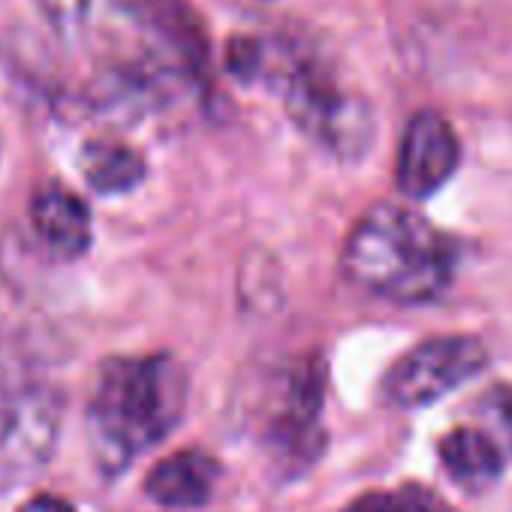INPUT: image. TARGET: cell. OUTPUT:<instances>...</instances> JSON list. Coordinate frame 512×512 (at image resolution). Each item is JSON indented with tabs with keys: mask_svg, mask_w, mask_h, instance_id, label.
I'll list each match as a JSON object with an SVG mask.
<instances>
[{
	"mask_svg": "<svg viewBox=\"0 0 512 512\" xmlns=\"http://www.w3.org/2000/svg\"><path fill=\"white\" fill-rule=\"evenodd\" d=\"M341 269L350 284L371 296L419 305L449 287L458 269V244L413 208L377 202L350 229Z\"/></svg>",
	"mask_w": 512,
	"mask_h": 512,
	"instance_id": "cell-1",
	"label": "cell"
},
{
	"mask_svg": "<svg viewBox=\"0 0 512 512\" xmlns=\"http://www.w3.org/2000/svg\"><path fill=\"white\" fill-rule=\"evenodd\" d=\"M187 374L166 353L112 359L97 380L88 428L91 449L106 473L124 470L157 446L184 416Z\"/></svg>",
	"mask_w": 512,
	"mask_h": 512,
	"instance_id": "cell-2",
	"label": "cell"
},
{
	"mask_svg": "<svg viewBox=\"0 0 512 512\" xmlns=\"http://www.w3.org/2000/svg\"><path fill=\"white\" fill-rule=\"evenodd\" d=\"M263 76L281 85L293 124L338 157H359L368 151L374 118L362 97L347 91L329 67L299 52H278L266 46ZM260 76V79H263Z\"/></svg>",
	"mask_w": 512,
	"mask_h": 512,
	"instance_id": "cell-3",
	"label": "cell"
},
{
	"mask_svg": "<svg viewBox=\"0 0 512 512\" xmlns=\"http://www.w3.org/2000/svg\"><path fill=\"white\" fill-rule=\"evenodd\" d=\"M488 365V350L482 347L479 338L470 335H446V338H431L401 356L386 380L383 392L386 401L401 407V410H416L440 401L461 383L473 380L482 374Z\"/></svg>",
	"mask_w": 512,
	"mask_h": 512,
	"instance_id": "cell-4",
	"label": "cell"
},
{
	"mask_svg": "<svg viewBox=\"0 0 512 512\" xmlns=\"http://www.w3.org/2000/svg\"><path fill=\"white\" fill-rule=\"evenodd\" d=\"M269 401V443L290 464H308L320 455V413L326 398V362L320 353L293 359Z\"/></svg>",
	"mask_w": 512,
	"mask_h": 512,
	"instance_id": "cell-5",
	"label": "cell"
},
{
	"mask_svg": "<svg viewBox=\"0 0 512 512\" xmlns=\"http://www.w3.org/2000/svg\"><path fill=\"white\" fill-rule=\"evenodd\" d=\"M461 142L440 112H419L407 121L398 148V187L410 199L434 196L458 169Z\"/></svg>",
	"mask_w": 512,
	"mask_h": 512,
	"instance_id": "cell-6",
	"label": "cell"
},
{
	"mask_svg": "<svg viewBox=\"0 0 512 512\" xmlns=\"http://www.w3.org/2000/svg\"><path fill=\"white\" fill-rule=\"evenodd\" d=\"M58 434V401L49 389L19 395L0 428V458L7 467H37L49 458Z\"/></svg>",
	"mask_w": 512,
	"mask_h": 512,
	"instance_id": "cell-7",
	"label": "cell"
},
{
	"mask_svg": "<svg viewBox=\"0 0 512 512\" xmlns=\"http://www.w3.org/2000/svg\"><path fill=\"white\" fill-rule=\"evenodd\" d=\"M31 223L43 244L64 260H76L91 247V208L70 187L49 184L37 190L31 202Z\"/></svg>",
	"mask_w": 512,
	"mask_h": 512,
	"instance_id": "cell-8",
	"label": "cell"
},
{
	"mask_svg": "<svg viewBox=\"0 0 512 512\" xmlns=\"http://www.w3.org/2000/svg\"><path fill=\"white\" fill-rule=\"evenodd\" d=\"M220 467L199 449H181L151 467L145 494L166 509H196L211 500Z\"/></svg>",
	"mask_w": 512,
	"mask_h": 512,
	"instance_id": "cell-9",
	"label": "cell"
},
{
	"mask_svg": "<svg viewBox=\"0 0 512 512\" xmlns=\"http://www.w3.org/2000/svg\"><path fill=\"white\" fill-rule=\"evenodd\" d=\"M437 455L449 479L467 491L494 485L503 473L506 452L485 428H452L440 437Z\"/></svg>",
	"mask_w": 512,
	"mask_h": 512,
	"instance_id": "cell-10",
	"label": "cell"
},
{
	"mask_svg": "<svg viewBox=\"0 0 512 512\" xmlns=\"http://www.w3.org/2000/svg\"><path fill=\"white\" fill-rule=\"evenodd\" d=\"M79 169L97 193L118 196V193H127L136 184H142L145 157L133 145L103 136V139L85 142V148L79 154Z\"/></svg>",
	"mask_w": 512,
	"mask_h": 512,
	"instance_id": "cell-11",
	"label": "cell"
},
{
	"mask_svg": "<svg viewBox=\"0 0 512 512\" xmlns=\"http://www.w3.org/2000/svg\"><path fill=\"white\" fill-rule=\"evenodd\" d=\"M37 7L61 40H91L115 10L112 0H37Z\"/></svg>",
	"mask_w": 512,
	"mask_h": 512,
	"instance_id": "cell-12",
	"label": "cell"
},
{
	"mask_svg": "<svg viewBox=\"0 0 512 512\" xmlns=\"http://www.w3.org/2000/svg\"><path fill=\"white\" fill-rule=\"evenodd\" d=\"M443 500L428 488L407 482L395 491H371L353 500L344 512H443Z\"/></svg>",
	"mask_w": 512,
	"mask_h": 512,
	"instance_id": "cell-13",
	"label": "cell"
},
{
	"mask_svg": "<svg viewBox=\"0 0 512 512\" xmlns=\"http://www.w3.org/2000/svg\"><path fill=\"white\" fill-rule=\"evenodd\" d=\"M479 410L488 422V434L497 440L503 452L512 455V386H494L482 401Z\"/></svg>",
	"mask_w": 512,
	"mask_h": 512,
	"instance_id": "cell-14",
	"label": "cell"
},
{
	"mask_svg": "<svg viewBox=\"0 0 512 512\" xmlns=\"http://www.w3.org/2000/svg\"><path fill=\"white\" fill-rule=\"evenodd\" d=\"M19 512H76V509L70 500H64L58 494H37V497L25 500Z\"/></svg>",
	"mask_w": 512,
	"mask_h": 512,
	"instance_id": "cell-15",
	"label": "cell"
}]
</instances>
